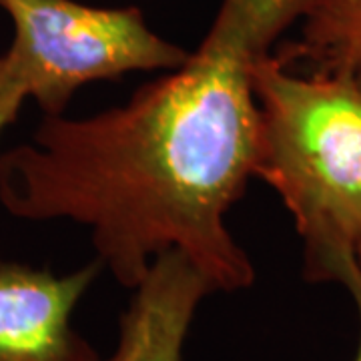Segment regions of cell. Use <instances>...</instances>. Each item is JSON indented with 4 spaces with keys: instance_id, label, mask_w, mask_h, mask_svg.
<instances>
[{
    "instance_id": "cell-4",
    "label": "cell",
    "mask_w": 361,
    "mask_h": 361,
    "mask_svg": "<svg viewBox=\"0 0 361 361\" xmlns=\"http://www.w3.org/2000/svg\"><path fill=\"white\" fill-rule=\"evenodd\" d=\"M101 269L99 259L66 275L0 261V361H111L73 327L75 307Z\"/></svg>"
},
{
    "instance_id": "cell-2",
    "label": "cell",
    "mask_w": 361,
    "mask_h": 361,
    "mask_svg": "<svg viewBox=\"0 0 361 361\" xmlns=\"http://www.w3.org/2000/svg\"><path fill=\"white\" fill-rule=\"evenodd\" d=\"M259 145L253 177L293 215L311 283H343L361 267V90L299 73L273 54L253 71Z\"/></svg>"
},
{
    "instance_id": "cell-3",
    "label": "cell",
    "mask_w": 361,
    "mask_h": 361,
    "mask_svg": "<svg viewBox=\"0 0 361 361\" xmlns=\"http://www.w3.org/2000/svg\"><path fill=\"white\" fill-rule=\"evenodd\" d=\"M14 37L6 56L44 115H65L78 89L141 71H173L189 52L161 39L139 8L75 0H0Z\"/></svg>"
},
{
    "instance_id": "cell-7",
    "label": "cell",
    "mask_w": 361,
    "mask_h": 361,
    "mask_svg": "<svg viewBox=\"0 0 361 361\" xmlns=\"http://www.w3.org/2000/svg\"><path fill=\"white\" fill-rule=\"evenodd\" d=\"M343 287L349 291V295L353 299L355 307H357V317H360V341H357V351L353 361H361V267H353L343 279Z\"/></svg>"
},
{
    "instance_id": "cell-1",
    "label": "cell",
    "mask_w": 361,
    "mask_h": 361,
    "mask_svg": "<svg viewBox=\"0 0 361 361\" xmlns=\"http://www.w3.org/2000/svg\"><path fill=\"white\" fill-rule=\"evenodd\" d=\"M303 0H223L189 59L97 115H44L0 155V203L16 219H68L97 259L135 289L180 251L215 291L255 281L225 217L253 177L259 106L253 71L299 18Z\"/></svg>"
},
{
    "instance_id": "cell-5",
    "label": "cell",
    "mask_w": 361,
    "mask_h": 361,
    "mask_svg": "<svg viewBox=\"0 0 361 361\" xmlns=\"http://www.w3.org/2000/svg\"><path fill=\"white\" fill-rule=\"evenodd\" d=\"M301 35L277 61L287 68L341 78L361 90V0H303Z\"/></svg>"
},
{
    "instance_id": "cell-6",
    "label": "cell",
    "mask_w": 361,
    "mask_h": 361,
    "mask_svg": "<svg viewBox=\"0 0 361 361\" xmlns=\"http://www.w3.org/2000/svg\"><path fill=\"white\" fill-rule=\"evenodd\" d=\"M28 101V90L13 61L0 54V135L11 123L16 121L23 104Z\"/></svg>"
}]
</instances>
